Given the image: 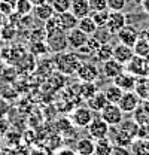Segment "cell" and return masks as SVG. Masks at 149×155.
Returning a JSON list of instances; mask_svg holds the SVG:
<instances>
[{
  "label": "cell",
  "mask_w": 149,
  "mask_h": 155,
  "mask_svg": "<svg viewBox=\"0 0 149 155\" xmlns=\"http://www.w3.org/2000/svg\"><path fill=\"white\" fill-rule=\"evenodd\" d=\"M54 63H55L57 70L60 73H63V75H74L78 67H79V64L82 63V60H81V57L78 54L64 51V52L55 54Z\"/></svg>",
  "instance_id": "cell-1"
},
{
  "label": "cell",
  "mask_w": 149,
  "mask_h": 155,
  "mask_svg": "<svg viewBox=\"0 0 149 155\" xmlns=\"http://www.w3.org/2000/svg\"><path fill=\"white\" fill-rule=\"evenodd\" d=\"M45 43H46L49 52H52V54H58V52L67 51V49H69L67 31L61 30L60 27L51 30V31H48L46 36H45Z\"/></svg>",
  "instance_id": "cell-2"
},
{
  "label": "cell",
  "mask_w": 149,
  "mask_h": 155,
  "mask_svg": "<svg viewBox=\"0 0 149 155\" xmlns=\"http://www.w3.org/2000/svg\"><path fill=\"white\" fill-rule=\"evenodd\" d=\"M100 118L109 125V127H116L122 122L124 119V112L119 109L118 104L115 103H108L101 110H100Z\"/></svg>",
  "instance_id": "cell-3"
},
{
  "label": "cell",
  "mask_w": 149,
  "mask_h": 155,
  "mask_svg": "<svg viewBox=\"0 0 149 155\" xmlns=\"http://www.w3.org/2000/svg\"><path fill=\"white\" fill-rule=\"evenodd\" d=\"M74 75L79 78L81 82H94L100 76V69L93 61H82Z\"/></svg>",
  "instance_id": "cell-4"
},
{
  "label": "cell",
  "mask_w": 149,
  "mask_h": 155,
  "mask_svg": "<svg viewBox=\"0 0 149 155\" xmlns=\"http://www.w3.org/2000/svg\"><path fill=\"white\" fill-rule=\"evenodd\" d=\"M116 104L124 114H133L140 104V97L134 91H124Z\"/></svg>",
  "instance_id": "cell-5"
},
{
  "label": "cell",
  "mask_w": 149,
  "mask_h": 155,
  "mask_svg": "<svg viewBox=\"0 0 149 155\" xmlns=\"http://www.w3.org/2000/svg\"><path fill=\"white\" fill-rule=\"evenodd\" d=\"M93 110L88 107V106H81V107H76L73 112H72V116H70V121L74 127L78 128H84L87 127L91 121H93Z\"/></svg>",
  "instance_id": "cell-6"
},
{
  "label": "cell",
  "mask_w": 149,
  "mask_h": 155,
  "mask_svg": "<svg viewBox=\"0 0 149 155\" xmlns=\"http://www.w3.org/2000/svg\"><path fill=\"white\" fill-rule=\"evenodd\" d=\"M88 127V134L93 140L97 139H103V137H109V131L111 127L98 116V118H93V121L87 125Z\"/></svg>",
  "instance_id": "cell-7"
},
{
  "label": "cell",
  "mask_w": 149,
  "mask_h": 155,
  "mask_svg": "<svg viewBox=\"0 0 149 155\" xmlns=\"http://www.w3.org/2000/svg\"><path fill=\"white\" fill-rule=\"evenodd\" d=\"M125 66H127V72L134 76H145L149 72V63L146 57L134 55Z\"/></svg>",
  "instance_id": "cell-8"
},
{
  "label": "cell",
  "mask_w": 149,
  "mask_h": 155,
  "mask_svg": "<svg viewBox=\"0 0 149 155\" xmlns=\"http://www.w3.org/2000/svg\"><path fill=\"white\" fill-rule=\"evenodd\" d=\"M115 36L118 38V42H119V43H124V45L133 48V45L136 43V40H137L139 36H140V33H139V30H137L134 25L125 24Z\"/></svg>",
  "instance_id": "cell-9"
},
{
  "label": "cell",
  "mask_w": 149,
  "mask_h": 155,
  "mask_svg": "<svg viewBox=\"0 0 149 155\" xmlns=\"http://www.w3.org/2000/svg\"><path fill=\"white\" fill-rule=\"evenodd\" d=\"M125 24H127V17H125V14L122 11H111L109 12V18H108V22H106V28L111 31L113 36Z\"/></svg>",
  "instance_id": "cell-10"
},
{
  "label": "cell",
  "mask_w": 149,
  "mask_h": 155,
  "mask_svg": "<svg viewBox=\"0 0 149 155\" xmlns=\"http://www.w3.org/2000/svg\"><path fill=\"white\" fill-rule=\"evenodd\" d=\"M133 57H134V51H133V48H131V46H127V45L119 43V42L113 46L112 58H113V60H116L118 63H121V64H124V66H125V64H127Z\"/></svg>",
  "instance_id": "cell-11"
},
{
  "label": "cell",
  "mask_w": 149,
  "mask_h": 155,
  "mask_svg": "<svg viewBox=\"0 0 149 155\" xmlns=\"http://www.w3.org/2000/svg\"><path fill=\"white\" fill-rule=\"evenodd\" d=\"M88 35H85L82 30H79L78 27H74L72 30L67 31V42H69V48L78 51L81 46H84L88 40Z\"/></svg>",
  "instance_id": "cell-12"
},
{
  "label": "cell",
  "mask_w": 149,
  "mask_h": 155,
  "mask_svg": "<svg viewBox=\"0 0 149 155\" xmlns=\"http://www.w3.org/2000/svg\"><path fill=\"white\" fill-rule=\"evenodd\" d=\"M118 127V130H115V131H109V134H111V140L112 143H113V146H124V148H130L131 142H133V136L130 133H127L124 128H121L119 125H116Z\"/></svg>",
  "instance_id": "cell-13"
},
{
  "label": "cell",
  "mask_w": 149,
  "mask_h": 155,
  "mask_svg": "<svg viewBox=\"0 0 149 155\" xmlns=\"http://www.w3.org/2000/svg\"><path fill=\"white\" fill-rule=\"evenodd\" d=\"M124 70H125V66L124 64H121L116 60L111 58V60H108V61L103 63L101 73H103V76L108 78V79H115L118 75H121Z\"/></svg>",
  "instance_id": "cell-14"
},
{
  "label": "cell",
  "mask_w": 149,
  "mask_h": 155,
  "mask_svg": "<svg viewBox=\"0 0 149 155\" xmlns=\"http://www.w3.org/2000/svg\"><path fill=\"white\" fill-rule=\"evenodd\" d=\"M112 81L122 91H134V88H136V76L128 73V72H125V70L121 75H118L115 79H112Z\"/></svg>",
  "instance_id": "cell-15"
},
{
  "label": "cell",
  "mask_w": 149,
  "mask_h": 155,
  "mask_svg": "<svg viewBox=\"0 0 149 155\" xmlns=\"http://www.w3.org/2000/svg\"><path fill=\"white\" fill-rule=\"evenodd\" d=\"M57 22H58V27L64 31H69L74 27H78V18L74 17L70 11L67 12H61V14H55Z\"/></svg>",
  "instance_id": "cell-16"
},
{
  "label": "cell",
  "mask_w": 149,
  "mask_h": 155,
  "mask_svg": "<svg viewBox=\"0 0 149 155\" xmlns=\"http://www.w3.org/2000/svg\"><path fill=\"white\" fill-rule=\"evenodd\" d=\"M70 12L78 19L90 15L91 14V9H90L88 0H72L70 2Z\"/></svg>",
  "instance_id": "cell-17"
},
{
  "label": "cell",
  "mask_w": 149,
  "mask_h": 155,
  "mask_svg": "<svg viewBox=\"0 0 149 155\" xmlns=\"http://www.w3.org/2000/svg\"><path fill=\"white\" fill-rule=\"evenodd\" d=\"M113 143L109 137L94 140V155H112Z\"/></svg>",
  "instance_id": "cell-18"
},
{
  "label": "cell",
  "mask_w": 149,
  "mask_h": 155,
  "mask_svg": "<svg viewBox=\"0 0 149 155\" xmlns=\"http://www.w3.org/2000/svg\"><path fill=\"white\" fill-rule=\"evenodd\" d=\"M131 155H149V139L136 137L130 145Z\"/></svg>",
  "instance_id": "cell-19"
},
{
  "label": "cell",
  "mask_w": 149,
  "mask_h": 155,
  "mask_svg": "<svg viewBox=\"0 0 149 155\" xmlns=\"http://www.w3.org/2000/svg\"><path fill=\"white\" fill-rule=\"evenodd\" d=\"M106 104H108V100H106V97L103 94V91H97V93L93 94L90 98H87V106H88L93 112H100Z\"/></svg>",
  "instance_id": "cell-20"
},
{
  "label": "cell",
  "mask_w": 149,
  "mask_h": 155,
  "mask_svg": "<svg viewBox=\"0 0 149 155\" xmlns=\"http://www.w3.org/2000/svg\"><path fill=\"white\" fill-rule=\"evenodd\" d=\"M33 14H35V17H36L39 21H46V19H49L51 17H54V9H52V6H51V3H48V2H45V3H42V5H37L33 8Z\"/></svg>",
  "instance_id": "cell-21"
},
{
  "label": "cell",
  "mask_w": 149,
  "mask_h": 155,
  "mask_svg": "<svg viewBox=\"0 0 149 155\" xmlns=\"http://www.w3.org/2000/svg\"><path fill=\"white\" fill-rule=\"evenodd\" d=\"M74 152H76V155H94V140L91 137L79 139L76 143Z\"/></svg>",
  "instance_id": "cell-22"
},
{
  "label": "cell",
  "mask_w": 149,
  "mask_h": 155,
  "mask_svg": "<svg viewBox=\"0 0 149 155\" xmlns=\"http://www.w3.org/2000/svg\"><path fill=\"white\" fill-rule=\"evenodd\" d=\"M112 52H113V46H112L109 42H106V43H100V46L94 51L93 55L98 61L104 63V61H108V60L112 58Z\"/></svg>",
  "instance_id": "cell-23"
},
{
  "label": "cell",
  "mask_w": 149,
  "mask_h": 155,
  "mask_svg": "<svg viewBox=\"0 0 149 155\" xmlns=\"http://www.w3.org/2000/svg\"><path fill=\"white\" fill-rule=\"evenodd\" d=\"M122 90L118 87V85H115V84H112V85H108L104 90H103V94L106 97V100H108V103H118L119 101V98L122 96Z\"/></svg>",
  "instance_id": "cell-24"
},
{
  "label": "cell",
  "mask_w": 149,
  "mask_h": 155,
  "mask_svg": "<svg viewBox=\"0 0 149 155\" xmlns=\"http://www.w3.org/2000/svg\"><path fill=\"white\" fill-rule=\"evenodd\" d=\"M78 28L82 30L85 35L93 36L94 33H95V30H97V25H95V22L93 21V18H91L90 15H87V17H84V18L78 19Z\"/></svg>",
  "instance_id": "cell-25"
},
{
  "label": "cell",
  "mask_w": 149,
  "mask_h": 155,
  "mask_svg": "<svg viewBox=\"0 0 149 155\" xmlns=\"http://www.w3.org/2000/svg\"><path fill=\"white\" fill-rule=\"evenodd\" d=\"M133 51H134V55L148 57L149 55V39L139 36V39L136 40V43L133 45Z\"/></svg>",
  "instance_id": "cell-26"
},
{
  "label": "cell",
  "mask_w": 149,
  "mask_h": 155,
  "mask_svg": "<svg viewBox=\"0 0 149 155\" xmlns=\"http://www.w3.org/2000/svg\"><path fill=\"white\" fill-rule=\"evenodd\" d=\"M17 27L14 25V24H11V22H5L2 27H0V39L3 40V42H11V40H14L15 36H17Z\"/></svg>",
  "instance_id": "cell-27"
},
{
  "label": "cell",
  "mask_w": 149,
  "mask_h": 155,
  "mask_svg": "<svg viewBox=\"0 0 149 155\" xmlns=\"http://www.w3.org/2000/svg\"><path fill=\"white\" fill-rule=\"evenodd\" d=\"M109 9H103V11H95V12H91L90 17L93 18V21L95 22L97 28L100 27H106V22H108V18H109Z\"/></svg>",
  "instance_id": "cell-28"
},
{
  "label": "cell",
  "mask_w": 149,
  "mask_h": 155,
  "mask_svg": "<svg viewBox=\"0 0 149 155\" xmlns=\"http://www.w3.org/2000/svg\"><path fill=\"white\" fill-rule=\"evenodd\" d=\"M33 5L30 0H17V5H15V14H18L19 17H24V15H30L33 14Z\"/></svg>",
  "instance_id": "cell-29"
},
{
  "label": "cell",
  "mask_w": 149,
  "mask_h": 155,
  "mask_svg": "<svg viewBox=\"0 0 149 155\" xmlns=\"http://www.w3.org/2000/svg\"><path fill=\"white\" fill-rule=\"evenodd\" d=\"M48 52H49V49H48L45 40L31 42V45H30V54H33L35 57H36V55H45V54H48Z\"/></svg>",
  "instance_id": "cell-30"
},
{
  "label": "cell",
  "mask_w": 149,
  "mask_h": 155,
  "mask_svg": "<svg viewBox=\"0 0 149 155\" xmlns=\"http://www.w3.org/2000/svg\"><path fill=\"white\" fill-rule=\"evenodd\" d=\"M97 91H98V90H97V87L94 85V82H82L81 87H79V94H81V97H84L85 100L90 98L93 94H95Z\"/></svg>",
  "instance_id": "cell-31"
},
{
  "label": "cell",
  "mask_w": 149,
  "mask_h": 155,
  "mask_svg": "<svg viewBox=\"0 0 149 155\" xmlns=\"http://www.w3.org/2000/svg\"><path fill=\"white\" fill-rule=\"evenodd\" d=\"M119 127H121V128H124L127 133H130V134L136 139V137H137V131H139V127H140V125H139L134 119H125V121L122 119V122L119 124Z\"/></svg>",
  "instance_id": "cell-32"
},
{
  "label": "cell",
  "mask_w": 149,
  "mask_h": 155,
  "mask_svg": "<svg viewBox=\"0 0 149 155\" xmlns=\"http://www.w3.org/2000/svg\"><path fill=\"white\" fill-rule=\"evenodd\" d=\"M15 5L17 0H0V12L8 18L15 12Z\"/></svg>",
  "instance_id": "cell-33"
},
{
  "label": "cell",
  "mask_w": 149,
  "mask_h": 155,
  "mask_svg": "<svg viewBox=\"0 0 149 155\" xmlns=\"http://www.w3.org/2000/svg\"><path fill=\"white\" fill-rule=\"evenodd\" d=\"M70 2L72 0H51V6L55 14H61L70 11Z\"/></svg>",
  "instance_id": "cell-34"
},
{
  "label": "cell",
  "mask_w": 149,
  "mask_h": 155,
  "mask_svg": "<svg viewBox=\"0 0 149 155\" xmlns=\"http://www.w3.org/2000/svg\"><path fill=\"white\" fill-rule=\"evenodd\" d=\"M109 11H124L127 6V0H106Z\"/></svg>",
  "instance_id": "cell-35"
},
{
  "label": "cell",
  "mask_w": 149,
  "mask_h": 155,
  "mask_svg": "<svg viewBox=\"0 0 149 155\" xmlns=\"http://www.w3.org/2000/svg\"><path fill=\"white\" fill-rule=\"evenodd\" d=\"M5 140L8 142V146H17V145H19L21 136L18 133H14V131H8L5 134Z\"/></svg>",
  "instance_id": "cell-36"
},
{
  "label": "cell",
  "mask_w": 149,
  "mask_h": 155,
  "mask_svg": "<svg viewBox=\"0 0 149 155\" xmlns=\"http://www.w3.org/2000/svg\"><path fill=\"white\" fill-rule=\"evenodd\" d=\"M88 3H90V9H91V12L108 9V3H106V0H88Z\"/></svg>",
  "instance_id": "cell-37"
},
{
  "label": "cell",
  "mask_w": 149,
  "mask_h": 155,
  "mask_svg": "<svg viewBox=\"0 0 149 155\" xmlns=\"http://www.w3.org/2000/svg\"><path fill=\"white\" fill-rule=\"evenodd\" d=\"M112 155H131L130 149L124 148V146H113Z\"/></svg>",
  "instance_id": "cell-38"
},
{
  "label": "cell",
  "mask_w": 149,
  "mask_h": 155,
  "mask_svg": "<svg viewBox=\"0 0 149 155\" xmlns=\"http://www.w3.org/2000/svg\"><path fill=\"white\" fill-rule=\"evenodd\" d=\"M30 155H48V151L45 148H37L36 146L30 151Z\"/></svg>",
  "instance_id": "cell-39"
},
{
  "label": "cell",
  "mask_w": 149,
  "mask_h": 155,
  "mask_svg": "<svg viewBox=\"0 0 149 155\" xmlns=\"http://www.w3.org/2000/svg\"><path fill=\"white\" fill-rule=\"evenodd\" d=\"M57 155H76V152H74L73 149H67V148H64V149H60V151L57 152Z\"/></svg>",
  "instance_id": "cell-40"
},
{
  "label": "cell",
  "mask_w": 149,
  "mask_h": 155,
  "mask_svg": "<svg viewBox=\"0 0 149 155\" xmlns=\"http://www.w3.org/2000/svg\"><path fill=\"white\" fill-rule=\"evenodd\" d=\"M140 6L143 8V11H145L146 14H149V0H143V2L140 3Z\"/></svg>",
  "instance_id": "cell-41"
},
{
  "label": "cell",
  "mask_w": 149,
  "mask_h": 155,
  "mask_svg": "<svg viewBox=\"0 0 149 155\" xmlns=\"http://www.w3.org/2000/svg\"><path fill=\"white\" fill-rule=\"evenodd\" d=\"M30 2H31L33 6H37V5H42V3H45V2H48V0H30Z\"/></svg>",
  "instance_id": "cell-42"
},
{
  "label": "cell",
  "mask_w": 149,
  "mask_h": 155,
  "mask_svg": "<svg viewBox=\"0 0 149 155\" xmlns=\"http://www.w3.org/2000/svg\"><path fill=\"white\" fill-rule=\"evenodd\" d=\"M5 22H6V17H5V15H3V14L0 12V27H2V25H3Z\"/></svg>",
  "instance_id": "cell-43"
},
{
  "label": "cell",
  "mask_w": 149,
  "mask_h": 155,
  "mask_svg": "<svg viewBox=\"0 0 149 155\" xmlns=\"http://www.w3.org/2000/svg\"><path fill=\"white\" fill-rule=\"evenodd\" d=\"M131 2H133L134 5H139V6H140V3H142L143 0H131Z\"/></svg>",
  "instance_id": "cell-44"
},
{
  "label": "cell",
  "mask_w": 149,
  "mask_h": 155,
  "mask_svg": "<svg viewBox=\"0 0 149 155\" xmlns=\"http://www.w3.org/2000/svg\"><path fill=\"white\" fill-rule=\"evenodd\" d=\"M148 21H149V14H148Z\"/></svg>",
  "instance_id": "cell-45"
},
{
  "label": "cell",
  "mask_w": 149,
  "mask_h": 155,
  "mask_svg": "<svg viewBox=\"0 0 149 155\" xmlns=\"http://www.w3.org/2000/svg\"><path fill=\"white\" fill-rule=\"evenodd\" d=\"M0 149H2V148H0Z\"/></svg>",
  "instance_id": "cell-46"
}]
</instances>
